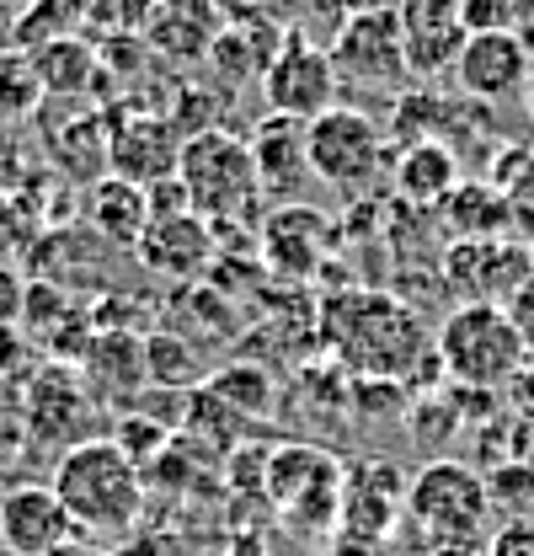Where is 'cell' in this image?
<instances>
[{"label":"cell","mask_w":534,"mask_h":556,"mask_svg":"<svg viewBox=\"0 0 534 556\" xmlns=\"http://www.w3.org/2000/svg\"><path fill=\"white\" fill-rule=\"evenodd\" d=\"M332 65L342 75V86H353V91L400 97L417 80L406 43H400V16L391 5H364L358 16L342 22V33L332 38Z\"/></svg>","instance_id":"52a82bcc"},{"label":"cell","mask_w":534,"mask_h":556,"mask_svg":"<svg viewBox=\"0 0 534 556\" xmlns=\"http://www.w3.org/2000/svg\"><path fill=\"white\" fill-rule=\"evenodd\" d=\"M530 257H534V241H530Z\"/></svg>","instance_id":"8d00e7d4"},{"label":"cell","mask_w":534,"mask_h":556,"mask_svg":"<svg viewBox=\"0 0 534 556\" xmlns=\"http://www.w3.org/2000/svg\"><path fill=\"white\" fill-rule=\"evenodd\" d=\"M33 241H38V219H33V208L22 204L11 188H0V263L33 252Z\"/></svg>","instance_id":"4316f807"},{"label":"cell","mask_w":534,"mask_h":556,"mask_svg":"<svg viewBox=\"0 0 534 556\" xmlns=\"http://www.w3.org/2000/svg\"><path fill=\"white\" fill-rule=\"evenodd\" d=\"M75 535L80 530H75L69 508L60 503L54 482L49 486L22 482L0 497V546L11 556H49L60 546H69Z\"/></svg>","instance_id":"9a60e30c"},{"label":"cell","mask_w":534,"mask_h":556,"mask_svg":"<svg viewBox=\"0 0 534 556\" xmlns=\"http://www.w3.org/2000/svg\"><path fill=\"white\" fill-rule=\"evenodd\" d=\"M438 230L449 241H497L513 236V214H508V193L492 177H460L455 193L433 208Z\"/></svg>","instance_id":"d6986e66"},{"label":"cell","mask_w":534,"mask_h":556,"mask_svg":"<svg viewBox=\"0 0 534 556\" xmlns=\"http://www.w3.org/2000/svg\"><path fill=\"white\" fill-rule=\"evenodd\" d=\"M86 225L102 236V241H113V247H139V236H144V225H150V193L129 182V177H118V172H107V177H97L91 188H86Z\"/></svg>","instance_id":"ffe728a7"},{"label":"cell","mask_w":534,"mask_h":556,"mask_svg":"<svg viewBox=\"0 0 534 556\" xmlns=\"http://www.w3.org/2000/svg\"><path fill=\"white\" fill-rule=\"evenodd\" d=\"M460 182V155L444 144V139H406L391 155V188H396L400 204L411 208H433L444 204Z\"/></svg>","instance_id":"ac0fdd59"},{"label":"cell","mask_w":534,"mask_h":556,"mask_svg":"<svg viewBox=\"0 0 534 556\" xmlns=\"http://www.w3.org/2000/svg\"><path fill=\"white\" fill-rule=\"evenodd\" d=\"M327 348L358 375V380H411L417 364H438L433 338L422 327V316L411 305H400L396 294H332L327 316H321Z\"/></svg>","instance_id":"6da1fadb"},{"label":"cell","mask_w":534,"mask_h":556,"mask_svg":"<svg viewBox=\"0 0 534 556\" xmlns=\"http://www.w3.org/2000/svg\"><path fill=\"white\" fill-rule=\"evenodd\" d=\"M391 139L385 124H374L364 108H327L310 118V172L336 193H364L380 177H391Z\"/></svg>","instance_id":"8992f818"},{"label":"cell","mask_w":534,"mask_h":556,"mask_svg":"<svg viewBox=\"0 0 534 556\" xmlns=\"http://www.w3.org/2000/svg\"><path fill=\"white\" fill-rule=\"evenodd\" d=\"M182 139L188 135H177V124L161 113H118L113 135H107V172L129 177L139 188H155V182L177 177Z\"/></svg>","instance_id":"5bb4252c"},{"label":"cell","mask_w":534,"mask_h":556,"mask_svg":"<svg viewBox=\"0 0 534 556\" xmlns=\"http://www.w3.org/2000/svg\"><path fill=\"white\" fill-rule=\"evenodd\" d=\"M246 139H252V161H257V188H263V199L289 204V199H300L305 182H316V172H310V124H305V118L267 113Z\"/></svg>","instance_id":"2e32d148"},{"label":"cell","mask_w":534,"mask_h":556,"mask_svg":"<svg viewBox=\"0 0 534 556\" xmlns=\"http://www.w3.org/2000/svg\"><path fill=\"white\" fill-rule=\"evenodd\" d=\"M336 91H342V75L332 65V49H321L305 33H289L263 75L267 113H289V118H305L310 124L327 108H336Z\"/></svg>","instance_id":"9c48e42d"},{"label":"cell","mask_w":534,"mask_h":556,"mask_svg":"<svg viewBox=\"0 0 534 556\" xmlns=\"http://www.w3.org/2000/svg\"><path fill=\"white\" fill-rule=\"evenodd\" d=\"M524 108H530V124H534V80H530V91H524Z\"/></svg>","instance_id":"e575fe53"},{"label":"cell","mask_w":534,"mask_h":556,"mask_svg":"<svg viewBox=\"0 0 534 556\" xmlns=\"http://www.w3.org/2000/svg\"><path fill=\"white\" fill-rule=\"evenodd\" d=\"M219 11L214 0H150L139 38L155 60L166 65H208V49L219 38Z\"/></svg>","instance_id":"e0dca14e"},{"label":"cell","mask_w":534,"mask_h":556,"mask_svg":"<svg viewBox=\"0 0 534 556\" xmlns=\"http://www.w3.org/2000/svg\"><path fill=\"white\" fill-rule=\"evenodd\" d=\"M69 16L86 22L91 33H118V27H139L150 0H65Z\"/></svg>","instance_id":"484cf974"},{"label":"cell","mask_w":534,"mask_h":556,"mask_svg":"<svg viewBox=\"0 0 534 556\" xmlns=\"http://www.w3.org/2000/svg\"><path fill=\"white\" fill-rule=\"evenodd\" d=\"M54 492L86 541H118L144 514V466L118 439H75L54 466Z\"/></svg>","instance_id":"7a4b0ae2"},{"label":"cell","mask_w":534,"mask_h":556,"mask_svg":"<svg viewBox=\"0 0 534 556\" xmlns=\"http://www.w3.org/2000/svg\"><path fill=\"white\" fill-rule=\"evenodd\" d=\"M27 54H33L38 80H43V91H49V97H75V91H86V86H91V75H97V65H102L97 43H91V38H80V33L43 38V43H33Z\"/></svg>","instance_id":"7402d4cb"},{"label":"cell","mask_w":534,"mask_h":556,"mask_svg":"<svg viewBox=\"0 0 534 556\" xmlns=\"http://www.w3.org/2000/svg\"><path fill=\"white\" fill-rule=\"evenodd\" d=\"M497 396L508 402V413L524 417V422L534 428V353H524V364L513 369V380H508V386H503Z\"/></svg>","instance_id":"f546056e"},{"label":"cell","mask_w":534,"mask_h":556,"mask_svg":"<svg viewBox=\"0 0 534 556\" xmlns=\"http://www.w3.org/2000/svg\"><path fill=\"white\" fill-rule=\"evenodd\" d=\"M486 556H534V514H519V519L497 525L492 541H486Z\"/></svg>","instance_id":"f1b7e54d"},{"label":"cell","mask_w":534,"mask_h":556,"mask_svg":"<svg viewBox=\"0 0 534 556\" xmlns=\"http://www.w3.org/2000/svg\"><path fill=\"white\" fill-rule=\"evenodd\" d=\"M470 33H530L534 27V0H466Z\"/></svg>","instance_id":"d4e9b609"},{"label":"cell","mask_w":534,"mask_h":556,"mask_svg":"<svg viewBox=\"0 0 534 556\" xmlns=\"http://www.w3.org/2000/svg\"><path fill=\"white\" fill-rule=\"evenodd\" d=\"M534 80L530 38L524 33H470L460 60H455V86L470 102H513Z\"/></svg>","instance_id":"7c38bea8"},{"label":"cell","mask_w":534,"mask_h":556,"mask_svg":"<svg viewBox=\"0 0 534 556\" xmlns=\"http://www.w3.org/2000/svg\"><path fill=\"white\" fill-rule=\"evenodd\" d=\"M49 556H113V552H102V546H91L86 535H75L69 546H60V552H49Z\"/></svg>","instance_id":"836d02e7"},{"label":"cell","mask_w":534,"mask_h":556,"mask_svg":"<svg viewBox=\"0 0 534 556\" xmlns=\"http://www.w3.org/2000/svg\"><path fill=\"white\" fill-rule=\"evenodd\" d=\"M283 27L278 22H267V16H241V22H225L219 27V38H214V49H208V65L219 70L225 80H257L263 86V75H267V65H272V54L283 49Z\"/></svg>","instance_id":"44dd1931"},{"label":"cell","mask_w":534,"mask_h":556,"mask_svg":"<svg viewBox=\"0 0 534 556\" xmlns=\"http://www.w3.org/2000/svg\"><path fill=\"white\" fill-rule=\"evenodd\" d=\"M400 43L417 80L455 75V60L470 38L466 0H400Z\"/></svg>","instance_id":"4fadbf2b"},{"label":"cell","mask_w":534,"mask_h":556,"mask_svg":"<svg viewBox=\"0 0 534 556\" xmlns=\"http://www.w3.org/2000/svg\"><path fill=\"white\" fill-rule=\"evenodd\" d=\"M508 316H513V327H519V338H524V348L534 353V278L508 300Z\"/></svg>","instance_id":"1f68e13d"},{"label":"cell","mask_w":534,"mask_h":556,"mask_svg":"<svg viewBox=\"0 0 534 556\" xmlns=\"http://www.w3.org/2000/svg\"><path fill=\"white\" fill-rule=\"evenodd\" d=\"M139 268L166 283H193L214 268L219 257V225L203 219L199 208H177V214H150L139 247H134Z\"/></svg>","instance_id":"8fae6325"},{"label":"cell","mask_w":534,"mask_h":556,"mask_svg":"<svg viewBox=\"0 0 534 556\" xmlns=\"http://www.w3.org/2000/svg\"><path fill=\"white\" fill-rule=\"evenodd\" d=\"M203 391L208 396H219L225 407H236V413L246 417H263L272 407V380H267L263 369H252V364H225V369H214L208 380H203Z\"/></svg>","instance_id":"cb8c5ba5"},{"label":"cell","mask_w":534,"mask_h":556,"mask_svg":"<svg viewBox=\"0 0 534 556\" xmlns=\"http://www.w3.org/2000/svg\"><path fill=\"white\" fill-rule=\"evenodd\" d=\"M433 353H438V369L460 391L497 396L513 380V369L524 364L530 348L519 338L508 305H455L433 332Z\"/></svg>","instance_id":"3957f363"},{"label":"cell","mask_w":534,"mask_h":556,"mask_svg":"<svg viewBox=\"0 0 534 556\" xmlns=\"http://www.w3.org/2000/svg\"><path fill=\"white\" fill-rule=\"evenodd\" d=\"M16 27H22V11H11V5L0 0V54H5V49H22V43H16Z\"/></svg>","instance_id":"d6a6232c"},{"label":"cell","mask_w":534,"mask_h":556,"mask_svg":"<svg viewBox=\"0 0 534 556\" xmlns=\"http://www.w3.org/2000/svg\"><path fill=\"white\" fill-rule=\"evenodd\" d=\"M524 38H530V60H534V27H530V33H524Z\"/></svg>","instance_id":"d590c367"},{"label":"cell","mask_w":534,"mask_h":556,"mask_svg":"<svg viewBox=\"0 0 534 556\" xmlns=\"http://www.w3.org/2000/svg\"><path fill=\"white\" fill-rule=\"evenodd\" d=\"M43 80H38V65L27 49H5L0 54V124H22L43 108Z\"/></svg>","instance_id":"603a6c76"},{"label":"cell","mask_w":534,"mask_h":556,"mask_svg":"<svg viewBox=\"0 0 534 556\" xmlns=\"http://www.w3.org/2000/svg\"><path fill=\"white\" fill-rule=\"evenodd\" d=\"M438 268L460 305H508L534 278V257L519 236H497V241H449Z\"/></svg>","instance_id":"ba28073f"},{"label":"cell","mask_w":534,"mask_h":556,"mask_svg":"<svg viewBox=\"0 0 534 556\" xmlns=\"http://www.w3.org/2000/svg\"><path fill=\"white\" fill-rule=\"evenodd\" d=\"M503 193H508V214H513V236L530 247L534 241V161L519 172V177L503 182Z\"/></svg>","instance_id":"83f0119b"},{"label":"cell","mask_w":534,"mask_h":556,"mask_svg":"<svg viewBox=\"0 0 534 556\" xmlns=\"http://www.w3.org/2000/svg\"><path fill=\"white\" fill-rule=\"evenodd\" d=\"M406 514L438 552H466L492 525V486L466 460H433L406 486Z\"/></svg>","instance_id":"5b68a950"},{"label":"cell","mask_w":534,"mask_h":556,"mask_svg":"<svg viewBox=\"0 0 534 556\" xmlns=\"http://www.w3.org/2000/svg\"><path fill=\"white\" fill-rule=\"evenodd\" d=\"M177 177L188 188V204L199 208L203 219H214V225L246 219L252 208L263 204L252 139L230 135V129H193V135L182 139Z\"/></svg>","instance_id":"277c9868"},{"label":"cell","mask_w":534,"mask_h":556,"mask_svg":"<svg viewBox=\"0 0 534 556\" xmlns=\"http://www.w3.org/2000/svg\"><path fill=\"white\" fill-rule=\"evenodd\" d=\"M267 497L294 525H321L342 508V471L332 455L310 444H289L267 455Z\"/></svg>","instance_id":"30bf717a"},{"label":"cell","mask_w":534,"mask_h":556,"mask_svg":"<svg viewBox=\"0 0 534 556\" xmlns=\"http://www.w3.org/2000/svg\"><path fill=\"white\" fill-rule=\"evenodd\" d=\"M22 311H27V278L16 274L11 263H0V332L16 327Z\"/></svg>","instance_id":"4dcf8cb0"}]
</instances>
